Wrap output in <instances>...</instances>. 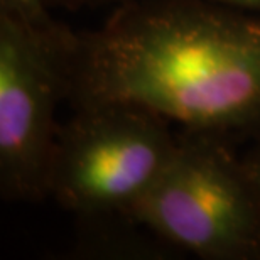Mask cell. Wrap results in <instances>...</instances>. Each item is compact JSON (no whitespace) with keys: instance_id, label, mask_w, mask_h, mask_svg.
I'll use <instances>...</instances> for the list:
<instances>
[{"instance_id":"2","label":"cell","mask_w":260,"mask_h":260,"mask_svg":"<svg viewBox=\"0 0 260 260\" xmlns=\"http://www.w3.org/2000/svg\"><path fill=\"white\" fill-rule=\"evenodd\" d=\"M125 215L201 258H260V196L218 135H179L169 164Z\"/></svg>"},{"instance_id":"7","label":"cell","mask_w":260,"mask_h":260,"mask_svg":"<svg viewBox=\"0 0 260 260\" xmlns=\"http://www.w3.org/2000/svg\"><path fill=\"white\" fill-rule=\"evenodd\" d=\"M243 164H245L247 173H248V176H250L252 183H253V186H255L257 193L260 196V140L255 145V149L250 152V155L243 160Z\"/></svg>"},{"instance_id":"4","label":"cell","mask_w":260,"mask_h":260,"mask_svg":"<svg viewBox=\"0 0 260 260\" xmlns=\"http://www.w3.org/2000/svg\"><path fill=\"white\" fill-rule=\"evenodd\" d=\"M58 38H49L0 10V189L4 200L39 201L49 194L59 130L54 112L64 98L56 54Z\"/></svg>"},{"instance_id":"6","label":"cell","mask_w":260,"mask_h":260,"mask_svg":"<svg viewBox=\"0 0 260 260\" xmlns=\"http://www.w3.org/2000/svg\"><path fill=\"white\" fill-rule=\"evenodd\" d=\"M49 7H61L70 12H78V10H95L102 7H115V5L127 2V0H46ZM210 2L230 5V7L252 10V12H260V0H210Z\"/></svg>"},{"instance_id":"1","label":"cell","mask_w":260,"mask_h":260,"mask_svg":"<svg viewBox=\"0 0 260 260\" xmlns=\"http://www.w3.org/2000/svg\"><path fill=\"white\" fill-rule=\"evenodd\" d=\"M56 54L73 110L137 107L188 132L260 134V12L210 0H127Z\"/></svg>"},{"instance_id":"5","label":"cell","mask_w":260,"mask_h":260,"mask_svg":"<svg viewBox=\"0 0 260 260\" xmlns=\"http://www.w3.org/2000/svg\"><path fill=\"white\" fill-rule=\"evenodd\" d=\"M46 0H0V10L9 12L49 38H58L63 25L49 15Z\"/></svg>"},{"instance_id":"3","label":"cell","mask_w":260,"mask_h":260,"mask_svg":"<svg viewBox=\"0 0 260 260\" xmlns=\"http://www.w3.org/2000/svg\"><path fill=\"white\" fill-rule=\"evenodd\" d=\"M178 140L168 120L137 107L75 110L58 130L49 194L86 218L125 215L166 169Z\"/></svg>"}]
</instances>
